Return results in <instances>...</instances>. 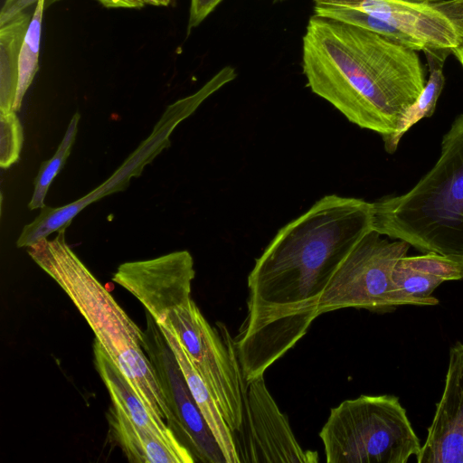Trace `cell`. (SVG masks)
<instances>
[{
    "instance_id": "cell-1",
    "label": "cell",
    "mask_w": 463,
    "mask_h": 463,
    "mask_svg": "<svg viewBox=\"0 0 463 463\" xmlns=\"http://www.w3.org/2000/svg\"><path fill=\"white\" fill-rule=\"evenodd\" d=\"M372 230V203L328 194L276 233L248 276L233 339L245 381L264 376L307 333L330 279Z\"/></svg>"
},
{
    "instance_id": "cell-2",
    "label": "cell",
    "mask_w": 463,
    "mask_h": 463,
    "mask_svg": "<svg viewBox=\"0 0 463 463\" xmlns=\"http://www.w3.org/2000/svg\"><path fill=\"white\" fill-rule=\"evenodd\" d=\"M302 70L313 93L382 138L397 131L427 81L417 51L316 14L302 39Z\"/></svg>"
},
{
    "instance_id": "cell-3",
    "label": "cell",
    "mask_w": 463,
    "mask_h": 463,
    "mask_svg": "<svg viewBox=\"0 0 463 463\" xmlns=\"http://www.w3.org/2000/svg\"><path fill=\"white\" fill-rule=\"evenodd\" d=\"M65 230H59L52 240L46 238L27 247L28 254L68 295L144 404L166 420L171 430H176L175 419L145 354V333L67 244Z\"/></svg>"
},
{
    "instance_id": "cell-4",
    "label": "cell",
    "mask_w": 463,
    "mask_h": 463,
    "mask_svg": "<svg viewBox=\"0 0 463 463\" xmlns=\"http://www.w3.org/2000/svg\"><path fill=\"white\" fill-rule=\"evenodd\" d=\"M373 228L422 253L463 257V113L441 140L440 155L408 192L372 203Z\"/></svg>"
},
{
    "instance_id": "cell-5",
    "label": "cell",
    "mask_w": 463,
    "mask_h": 463,
    "mask_svg": "<svg viewBox=\"0 0 463 463\" xmlns=\"http://www.w3.org/2000/svg\"><path fill=\"white\" fill-rule=\"evenodd\" d=\"M319 437L327 463H406L421 444L395 395H360L332 408Z\"/></svg>"
},
{
    "instance_id": "cell-6",
    "label": "cell",
    "mask_w": 463,
    "mask_h": 463,
    "mask_svg": "<svg viewBox=\"0 0 463 463\" xmlns=\"http://www.w3.org/2000/svg\"><path fill=\"white\" fill-rule=\"evenodd\" d=\"M410 244L382 238L372 230L355 245L330 279L320 300L318 314L340 308L386 312L400 306H435L439 299L413 298L402 292L392 279L398 261Z\"/></svg>"
},
{
    "instance_id": "cell-7",
    "label": "cell",
    "mask_w": 463,
    "mask_h": 463,
    "mask_svg": "<svg viewBox=\"0 0 463 463\" xmlns=\"http://www.w3.org/2000/svg\"><path fill=\"white\" fill-rule=\"evenodd\" d=\"M162 322L177 336L231 430H238L242 422L245 380L234 341L224 325L218 326L219 333L215 331L192 298L174 307Z\"/></svg>"
},
{
    "instance_id": "cell-8",
    "label": "cell",
    "mask_w": 463,
    "mask_h": 463,
    "mask_svg": "<svg viewBox=\"0 0 463 463\" xmlns=\"http://www.w3.org/2000/svg\"><path fill=\"white\" fill-rule=\"evenodd\" d=\"M314 13L346 8L400 29L426 50L453 52L463 41V0H313Z\"/></svg>"
},
{
    "instance_id": "cell-9",
    "label": "cell",
    "mask_w": 463,
    "mask_h": 463,
    "mask_svg": "<svg viewBox=\"0 0 463 463\" xmlns=\"http://www.w3.org/2000/svg\"><path fill=\"white\" fill-rule=\"evenodd\" d=\"M232 433L240 463L318 462L317 452L304 449L297 440L264 376L245 382L242 422Z\"/></svg>"
},
{
    "instance_id": "cell-10",
    "label": "cell",
    "mask_w": 463,
    "mask_h": 463,
    "mask_svg": "<svg viewBox=\"0 0 463 463\" xmlns=\"http://www.w3.org/2000/svg\"><path fill=\"white\" fill-rule=\"evenodd\" d=\"M144 351L174 415L178 440L196 462L227 463L186 383L176 357L153 317L146 312Z\"/></svg>"
},
{
    "instance_id": "cell-11",
    "label": "cell",
    "mask_w": 463,
    "mask_h": 463,
    "mask_svg": "<svg viewBox=\"0 0 463 463\" xmlns=\"http://www.w3.org/2000/svg\"><path fill=\"white\" fill-rule=\"evenodd\" d=\"M194 276L191 253L178 250L152 260L122 263L112 280L135 296L160 323L174 307L192 298Z\"/></svg>"
},
{
    "instance_id": "cell-12",
    "label": "cell",
    "mask_w": 463,
    "mask_h": 463,
    "mask_svg": "<svg viewBox=\"0 0 463 463\" xmlns=\"http://www.w3.org/2000/svg\"><path fill=\"white\" fill-rule=\"evenodd\" d=\"M418 463H463V344L449 350L444 388Z\"/></svg>"
},
{
    "instance_id": "cell-13",
    "label": "cell",
    "mask_w": 463,
    "mask_h": 463,
    "mask_svg": "<svg viewBox=\"0 0 463 463\" xmlns=\"http://www.w3.org/2000/svg\"><path fill=\"white\" fill-rule=\"evenodd\" d=\"M94 357L95 366L110 394L112 404L122 411L137 425L163 439L183 455L188 463L196 462L192 453L178 440L165 420L144 404L97 340L94 343Z\"/></svg>"
},
{
    "instance_id": "cell-14",
    "label": "cell",
    "mask_w": 463,
    "mask_h": 463,
    "mask_svg": "<svg viewBox=\"0 0 463 463\" xmlns=\"http://www.w3.org/2000/svg\"><path fill=\"white\" fill-rule=\"evenodd\" d=\"M157 325L174 352L190 392L222 451L226 462L240 463L233 433L229 428L217 402L191 363L172 328L165 322Z\"/></svg>"
},
{
    "instance_id": "cell-15",
    "label": "cell",
    "mask_w": 463,
    "mask_h": 463,
    "mask_svg": "<svg viewBox=\"0 0 463 463\" xmlns=\"http://www.w3.org/2000/svg\"><path fill=\"white\" fill-rule=\"evenodd\" d=\"M108 421L115 441L132 463H188L187 459L150 430L137 425L115 405Z\"/></svg>"
},
{
    "instance_id": "cell-16",
    "label": "cell",
    "mask_w": 463,
    "mask_h": 463,
    "mask_svg": "<svg viewBox=\"0 0 463 463\" xmlns=\"http://www.w3.org/2000/svg\"><path fill=\"white\" fill-rule=\"evenodd\" d=\"M423 52L427 60L429 78L417 100L405 112L397 131L383 138L384 150L389 154H393L397 150L402 137L413 125L434 114L437 101L442 92L445 84L443 67L446 58L452 52L436 49L426 50Z\"/></svg>"
},
{
    "instance_id": "cell-17",
    "label": "cell",
    "mask_w": 463,
    "mask_h": 463,
    "mask_svg": "<svg viewBox=\"0 0 463 463\" xmlns=\"http://www.w3.org/2000/svg\"><path fill=\"white\" fill-rule=\"evenodd\" d=\"M32 16L23 11L0 25V112L14 111L20 51Z\"/></svg>"
},
{
    "instance_id": "cell-18",
    "label": "cell",
    "mask_w": 463,
    "mask_h": 463,
    "mask_svg": "<svg viewBox=\"0 0 463 463\" xmlns=\"http://www.w3.org/2000/svg\"><path fill=\"white\" fill-rule=\"evenodd\" d=\"M44 8L45 0H38L20 51L19 79L14 105V112L20 109L23 99L38 71L42 21Z\"/></svg>"
},
{
    "instance_id": "cell-19",
    "label": "cell",
    "mask_w": 463,
    "mask_h": 463,
    "mask_svg": "<svg viewBox=\"0 0 463 463\" xmlns=\"http://www.w3.org/2000/svg\"><path fill=\"white\" fill-rule=\"evenodd\" d=\"M80 118V115L78 112L72 116L55 154L50 159L41 164L39 172L34 179L33 193L28 203L30 210L42 208L44 205V199L52 182L64 166L70 156L76 138Z\"/></svg>"
},
{
    "instance_id": "cell-20",
    "label": "cell",
    "mask_w": 463,
    "mask_h": 463,
    "mask_svg": "<svg viewBox=\"0 0 463 463\" xmlns=\"http://www.w3.org/2000/svg\"><path fill=\"white\" fill-rule=\"evenodd\" d=\"M398 264L411 269L447 280L463 279V257L426 252L418 256H404Z\"/></svg>"
},
{
    "instance_id": "cell-21",
    "label": "cell",
    "mask_w": 463,
    "mask_h": 463,
    "mask_svg": "<svg viewBox=\"0 0 463 463\" xmlns=\"http://www.w3.org/2000/svg\"><path fill=\"white\" fill-rule=\"evenodd\" d=\"M0 124V165L8 168L19 159L23 128L14 111L1 112Z\"/></svg>"
},
{
    "instance_id": "cell-22",
    "label": "cell",
    "mask_w": 463,
    "mask_h": 463,
    "mask_svg": "<svg viewBox=\"0 0 463 463\" xmlns=\"http://www.w3.org/2000/svg\"><path fill=\"white\" fill-rule=\"evenodd\" d=\"M392 279L398 288L413 298H429L444 281L439 278L424 274L397 263L392 272Z\"/></svg>"
},
{
    "instance_id": "cell-23",
    "label": "cell",
    "mask_w": 463,
    "mask_h": 463,
    "mask_svg": "<svg viewBox=\"0 0 463 463\" xmlns=\"http://www.w3.org/2000/svg\"><path fill=\"white\" fill-rule=\"evenodd\" d=\"M222 0H190L187 32L201 24Z\"/></svg>"
},
{
    "instance_id": "cell-24",
    "label": "cell",
    "mask_w": 463,
    "mask_h": 463,
    "mask_svg": "<svg viewBox=\"0 0 463 463\" xmlns=\"http://www.w3.org/2000/svg\"><path fill=\"white\" fill-rule=\"evenodd\" d=\"M107 8H142L145 5L167 6L172 0H98Z\"/></svg>"
},
{
    "instance_id": "cell-25",
    "label": "cell",
    "mask_w": 463,
    "mask_h": 463,
    "mask_svg": "<svg viewBox=\"0 0 463 463\" xmlns=\"http://www.w3.org/2000/svg\"><path fill=\"white\" fill-rule=\"evenodd\" d=\"M452 53L458 60L460 64L463 66V41L452 52Z\"/></svg>"
},
{
    "instance_id": "cell-26",
    "label": "cell",
    "mask_w": 463,
    "mask_h": 463,
    "mask_svg": "<svg viewBox=\"0 0 463 463\" xmlns=\"http://www.w3.org/2000/svg\"><path fill=\"white\" fill-rule=\"evenodd\" d=\"M56 1L59 0H45V7L49 6L50 5L53 4Z\"/></svg>"
}]
</instances>
